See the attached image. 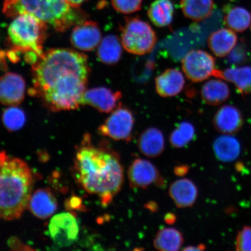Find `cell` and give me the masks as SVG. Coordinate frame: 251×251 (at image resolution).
I'll return each instance as SVG.
<instances>
[{
	"mask_svg": "<svg viewBox=\"0 0 251 251\" xmlns=\"http://www.w3.org/2000/svg\"><path fill=\"white\" fill-rule=\"evenodd\" d=\"M33 95L52 112L76 109L90 75L87 56L74 50L51 49L32 65Z\"/></svg>",
	"mask_w": 251,
	"mask_h": 251,
	"instance_id": "6da1fadb",
	"label": "cell"
},
{
	"mask_svg": "<svg viewBox=\"0 0 251 251\" xmlns=\"http://www.w3.org/2000/svg\"><path fill=\"white\" fill-rule=\"evenodd\" d=\"M75 175L87 193L99 197L107 206L120 191L124 171L120 156L107 141L94 145L89 134L84 136L75 155Z\"/></svg>",
	"mask_w": 251,
	"mask_h": 251,
	"instance_id": "7a4b0ae2",
	"label": "cell"
},
{
	"mask_svg": "<svg viewBox=\"0 0 251 251\" xmlns=\"http://www.w3.org/2000/svg\"><path fill=\"white\" fill-rule=\"evenodd\" d=\"M33 177L23 160L0 152V220L20 219L29 204Z\"/></svg>",
	"mask_w": 251,
	"mask_h": 251,
	"instance_id": "3957f363",
	"label": "cell"
},
{
	"mask_svg": "<svg viewBox=\"0 0 251 251\" xmlns=\"http://www.w3.org/2000/svg\"><path fill=\"white\" fill-rule=\"evenodd\" d=\"M65 0H5L2 12L8 18L28 14L34 16L59 32H64L83 22L86 14Z\"/></svg>",
	"mask_w": 251,
	"mask_h": 251,
	"instance_id": "277c9868",
	"label": "cell"
},
{
	"mask_svg": "<svg viewBox=\"0 0 251 251\" xmlns=\"http://www.w3.org/2000/svg\"><path fill=\"white\" fill-rule=\"evenodd\" d=\"M47 24L34 16L22 14L15 17L8 29V39L13 50L25 54L40 56L43 54V44L47 37Z\"/></svg>",
	"mask_w": 251,
	"mask_h": 251,
	"instance_id": "5b68a950",
	"label": "cell"
},
{
	"mask_svg": "<svg viewBox=\"0 0 251 251\" xmlns=\"http://www.w3.org/2000/svg\"><path fill=\"white\" fill-rule=\"evenodd\" d=\"M121 42L126 51L130 54H149L156 45L157 36L151 26L139 18H126L120 27Z\"/></svg>",
	"mask_w": 251,
	"mask_h": 251,
	"instance_id": "8992f818",
	"label": "cell"
},
{
	"mask_svg": "<svg viewBox=\"0 0 251 251\" xmlns=\"http://www.w3.org/2000/svg\"><path fill=\"white\" fill-rule=\"evenodd\" d=\"M134 122L133 112L121 103L98 128V132L116 141H128L132 136Z\"/></svg>",
	"mask_w": 251,
	"mask_h": 251,
	"instance_id": "52a82bcc",
	"label": "cell"
},
{
	"mask_svg": "<svg viewBox=\"0 0 251 251\" xmlns=\"http://www.w3.org/2000/svg\"><path fill=\"white\" fill-rule=\"evenodd\" d=\"M181 65L188 79L196 83L214 76L216 70V59L209 53L201 50L188 52L182 59Z\"/></svg>",
	"mask_w": 251,
	"mask_h": 251,
	"instance_id": "ba28073f",
	"label": "cell"
},
{
	"mask_svg": "<svg viewBox=\"0 0 251 251\" xmlns=\"http://www.w3.org/2000/svg\"><path fill=\"white\" fill-rule=\"evenodd\" d=\"M49 232L50 237L56 246L69 247L77 240L79 234V224L73 213H59L50 221Z\"/></svg>",
	"mask_w": 251,
	"mask_h": 251,
	"instance_id": "9c48e42d",
	"label": "cell"
},
{
	"mask_svg": "<svg viewBox=\"0 0 251 251\" xmlns=\"http://www.w3.org/2000/svg\"><path fill=\"white\" fill-rule=\"evenodd\" d=\"M127 177L132 188H146L152 184L162 187L165 183L156 166L144 159L134 160L128 169Z\"/></svg>",
	"mask_w": 251,
	"mask_h": 251,
	"instance_id": "30bf717a",
	"label": "cell"
},
{
	"mask_svg": "<svg viewBox=\"0 0 251 251\" xmlns=\"http://www.w3.org/2000/svg\"><path fill=\"white\" fill-rule=\"evenodd\" d=\"M101 31L98 24L84 21L75 26L72 31L71 42L75 48L82 51H91L101 42Z\"/></svg>",
	"mask_w": 251,
	"mask_h": 251,
	"instance_id": "8fae6325",
	"label": "cell"
},
{
	"mask_svg": "<svg viewBox=\"0 0 251 251\" xmlns=\"http://www.w3.org/2000/svg\"><path fill=\"white\" fill-rule=\"evenodd\" d=\"M122 93L105 87L93 88L84 93L81 105H88L102 113H109L120 104Z\"/></svg>",
	"mask_w": 251,
	"mask_h": 251,
	"instance_id": "7c38bea8",
	"label": "cell"
},
{
	"mask_svg": "<svg viewBox=\"0 0 251 251\" xmlns=\"http://www.w3.org/2000/svg\"><path fill=\"white\" fill-rule=\"evenodd\" d=\"M26 84L21 75L6 74L0 77V102L8 106H17L23 101Z\"/></svg>",
	"mask_w": 251,
	"mask_h": 251,
	"instance_id": "4fadbf2b",
	"label": "cell"
},
{
	"mask_svg": "<svg viewBox=\"0 0 251 251\" xmlns=\"http://www.w3.org/2000/svg\"><path fill=\"white\" fill-rule=\"evenodd\" d=\"M213 126L219 132L232 134L238 132L244 124L240 110L233 105H226L216 112L213 120Z\"/></svg>",
	"mask_w": 251,
	"mask_h": 251,
	"instance_id": "5bb4252c",
	"label": "cell"
},
{
	"mask_svg": "<svg viewBox=\"0 0 251 251\" xmlns=\"http://www.w3.org/2000/svg\"><path fill=\"white\" fill-rule=\"evenodd\" d=\"M169 196L178 208H189L194 205L199 190L192 180L181 178L176 180L169 188Z\"/></svg>",
	"mask_w": 251,
	"mask_h": 251,
	"instance_id": "9a60e30c",
	"label": "cell"
},
{
	"mask_svg": "<svg viewBox=\"0 0 251 251\" xmlns=\"http://www.w3.org/2000/svg\"><path fill=\"white\" fill-rule=\"evenodd\" d=\"M185 78L183 74L176 68H169L155 78V89L162 97L177 95L183 90Z\"/></svg>",
	"mask_w": 251,
	"mask_h": 251,
	"instance_id": "2e32d148",
	"label": "cell"
},
{
	"mask_svg": "<svg viewBox=\"0 0 251 251\" xmlns=\"http://www.w3.org/2000/svg\"><path fill=\"white\" fill-rule=\"evenodd\" d=\"M27 207L37 218L46 219L54 214L57 209V202L51 191L43 188L31 194Z\"/></svg>",
	"mask_w": 251,
	"mask_h": 251,
	"instance_id": "e0dca14e",
	"label": "cell"
},
{
	"mask_svg": "<svg viewBox=\"0 0 251 251\" xmlns=\"http://www.w3.org/2000/svg\"><path fill=\"white\" fill-rule=\"evenodd\" d=\"M137 144L144 155L156 158L162 154L165 149L164 134L158 128L149 127L141 134Z\"/></svg>",
	"mask_w": 251,
	"mask_h": 251,
	"instance_id": "ac0fdd59",
	"label": "cell"
},
{
	"mask_svg": "<svg viewBox=\"0 0 251 251\" xmlns=\"http://www.w3.org/2000/svg\"><path fill=\"white\" fill-rule=\"evenodd\" d=\"M214 76L235 84L241 95L251 94V67H231L224 71L216 70Z\"/></svg>",
	"mask_w": 251,
	"mask_h": 251,
	"instance_id": "d6986e66",
	"label": "cell"
},
{
	"mask_svg": "<svg viewBox=\"0 0 251 251\" xmlns=\"http://www.w3.org/2000/svg\"><path fill=\"white\" fill-rule=\"evenodd\" d=\"M237 36L233 30L221 29L213 32L209 37V48L213 54L219 58L226 56L237 43Z\"/></svg>",
	"mask_w": 251,
	"mask_h": 251,
	"instance_id": "ffe728a7",
	"label": "cell"
},
{
	"mask_svg": "<svg viewBox=\"0 0 251 251\" xmlns=\"http://www.w3.org/2000/svg\"><path fill=\"white\" fill-rule=\"evenodd\" d=\"M201 96L207 104L218 106L227 101L230 96V90L224 81L212 79L203 84Z\"/></svg>",
	"mask_w": 251,
	"mask_h": 251,
	"instance_id": "44dd1931",
	"label": "cell"
},
{
	"mask_svg": "<svg viewBox=\"0 0 251 251\" xmlns=\"http://www.w3.org/2000/svg\"><path fill=\"white\" fill-rule=\"evenodd\" d=\"M122 45L117 36L109 34L100 43L97 56L99 60L105 65H115L121 60Z\"/></svg>",
	"mask_w": 251,
	"mask_h": 251,
	"instance_id": "7402d4cb",
	"label": "cell"
},
{
	"mask_svg": "<svg viewBox=\"0 0 251 251\" xmlns=\"http://www.w3.org/2000/svg\"><path fill=\"white\" fill-rule=\"evenodd\" d=\"M213 149L216 158L224 162L234 161L241 152L239 141L228 134L218 137L213 143Z\"/></svg>",
	"mask_w": 251,
	"mask_h": 251,
	"instance_id": "603a6c76",
	"label": "cell"
},
{
	"mask_svg": "<svg viewBox=\"0 0 251 251\" xmlns=\"http://www.w3.org/2000/svg\"><path fill=\"white\" fill-rule=\"evenodd\" d=\"M224 19L226 26L236 32L242 33L249 28L251 15L249 10L241 7L231 5H225L224 9Z\"/></svg>",
	"mask_w": 251,
	"mask_h": 251,
	"instance_id": "cb8c5ba5",
	"label": "cell"
},
{
	"mask_svg": "<svg viewBox=\"0 0 251 251\" xmlns=\"http://www.w3.org/2000/svg\"><path fill=\"white\" fill-rule=\"evenodd\" d=\"M180 7L187 18L200 22L212 15L215 5L213 0H180Z\"/></svg>",
	"mask_w": 251,
	"mask_h": 251,
	"instance_id": "d4e9b609",
	"label": "cell"
},
{
	"mask_svg": "<svg viewBox=\"0 0 251 251\" xmlns=\"http://www.w3.org/2000/svg\"><path fill=\"white\" fill-rule=\"evenodd\" d=\"M174 14V5L169 0H155L151 4L147 12L150 21L159 27L169 26Z\"/></svg>",
	"mask_w": 251,
	"mask_h": 251,
	"instance_id": "484cf974",
	"label": "cell"
},
{
	"mask_svg": "<svg viewBox=\"0 0 251 251\" xmlns=\"http://www.w3.org/2000/svg\"><path fill=\"white\" fill-rule=\"evenodd\" d=\"M184 243L183 234L176 228L168 227L161 229L153 239V246L157 250L177 251Z\"/></svg>",
	"mask_w": 251,
	"mask_h": 251,
	"instance_id": "4316f807",
	"label": "cell"
},
{
	"mask_svg": "<svg viewBox=\"0 0 251 251\" xmlns=\"http://www.w3.org/2000/svg\"><path fill=\"white\" fill-rule=\"evenodd\" d=\"M196 136V130L190 122L184 121L177 125L169 137L171 146L176 149L183 148L192 141Z\"/></svg>",
	"mask_w": 251,
	"mask_h": 251,
	"instance_id": "83f0119b",
	"label": "cell"
},
{
	"mask_svg": "<svg viewBox=\"0 0 251 251\" xmlns=\"http://www.w3.org/2000/svg\"><path fill=\"white\" fill-rule=\"evenodd\" d=\"M2 119L8 131H15L23 127L26 122V115L23 109L12 106L3 112Z\"/></svg>",
	"mask_w": 251,
	"mask_h": 251,
	"instance_id": "f1b7e54d",
	"label": "cell"
},
{
	"mask_svg": "<svg viewBox=\"0 0 251 251\" xmlns=\"http://www.w3.org/2000/svg\"><path fill=\"white\" fill-rule=\"evenodd\" d=\"M249 51L247 43L244 40L241 39L228 55L227 61L228 64L232 65H242L247 61Z\"/></svg>",
	"mask_w": 251,
	"mask_h": 251,
	"instance_id": "f546056e",
	"label": "cell"
},
{
	"mask_svg": "<svg viewBox=\"0 0 251 251\" xmlns=\"http://www.w3.org/2000/svg\"><path fill=\"white\" fill-rule=\"evenodd\" d=\"M111 2L119 13L130 14L140 10L143 0H111Z\"/></svg>",
	"mask_w": 251,
	"mask_h": 251,
	"instance_id": "4dcf8cb0",
	"label": "cell"
},
{
	"mask_svg": "<svg viewBox=\"0 0 251 251\" xmlns=\"http://www.w3.org/2000/svg\"><path fill=\"white\" fill-rule=\"evenodd\" d=\"M235 250L251 251V227L244 226L238 232L235 241Z\"/></svg>",
	"mask_w": 251,
	"mask_h": 251,
	"instance_id": "1f68e13d",
	"label": "cell"
},
{
	"mask_svg": "<svg viewBox=\"0 0 251 251\" xmlns=\"http://www.w3.org/2000/svg\"><path fill=\"white\" fill-rule=\"evenodd\" d=\"M65 206L67 209L70 210H80L84 209L82 201L79 197H72L67 201Z\"/></svg>",
	"mask_w": 251,
	"mask_h": 251,
	"instance_id": "d6a6232c",
	"label": "cell"
},
{
	"mask_svg": "<svg viewBox=\"0 0 251 251\" xmlns=\"http://www.w3.org/2000/svg\"><path fill=\"white\" fill-rule=\"evenodd\" d=\"M188 170H189V167L187 165H180L177 166L174 169V172L176 175L177 176H184L186 175Z\"/></svg>",
	"mask_w": 251,
	"mask_h": 251,
	"instance_id": "836d02e7",
	"label": "cell"
},
{
	"mask_svg": "<svg viewBox=\"0 0 251 251\" xmlns=\"http://www.w3.org/2000/svg\"><path fill=\"white\" fill-rule=\"evenodd\" d=\"M206 249V246L203 244H199L198 246H188L185 248L183 251H203Z\"/></svg>",
	"mask_w": 251,
	"mask_h": 251,
	"instance_id": "e575fe53",
	"label": "cell"
},
{
	"mask_svg": "<svg viewBox=\"0 0 251 251\" xmlns=\"http://www.w3.org/2000/svg\"><path fill=\"white\" fill-rule=\"evenodd\" d=\"M65 1H67L72 7L78 8L80 5L87 0H65Z\"/></svg>",
	"mask_w": 251,
	"mask_h": 251,
	"instance_id": "d590c367",
	"label": "cell"
},
{
	"mask_svg": "<svg viewBox=\"0 0 251 251\" xmlns=\"http://www.w3.org/2000/svg\"><path fill=\"white\" fill-rule=\"evenodd\" d=\"M165 221L168 224H174L176 221V216L174 213H168L165 216Z\"/></svg>",
	"mask_w": 251,
	"mask_h": 251,
	"instance_id": "8d00e7d4",
	"label": "cell"
},
{
	"mask_svg": "<svg viewBox=\"0 0 251 251\" xmlns=\"http://www.w3.org/2000/svg\"></svg>",
	"mask_w": 251,
	"mask_h": 251,
	"instance_id": "74e56055",
	"label": "cell"
}]
</instances>
